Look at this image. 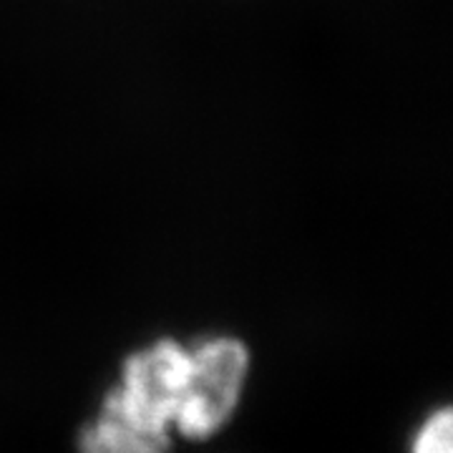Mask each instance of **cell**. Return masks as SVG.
<instances>
[{"instance_id": "cell-1", "label": "cell", "mask_w": 453, "mask_h": 453, "mask_svg": "<svg viewBox=\"0 0 453 453\" xmlns=\"http://www.w3.org/2000/svg\"><path fill=\"white\" fill-rule=\"evenodd\" d=\"M192 395V350L157 340L127 357L119 386L79 436V453H169Z\"/></svg>"}, {"instance_id": "cell-2", "label": "cell", "mask_w": 453, "mask_h": 453, "mask_svg": "<svg viewBox=\"0 0 453 453\" xmlns=\"http://www.w3.org/2000/svg\"><path fill=\"white\" fill-rule=\"evenodd\" d=\"M192 350V395L179 423V436L207 441L222 431L242 398L250 350L234 338H207Z\"/></svg>"}, {"instance_id": "cell-3", "label": "cell", "mask_w": 453, "mask_h": 453, "mask_svg": "<svg viewBox=\"0 0 453 453\" xmlns=\"http://www.w3.org/2000/svg\"><path fill=\"white\" fill-rule=\"evenodd\" d=\"M451 408L443 405L418 426L411 441V453H451Z\"/></svg>"}]
</instances>
